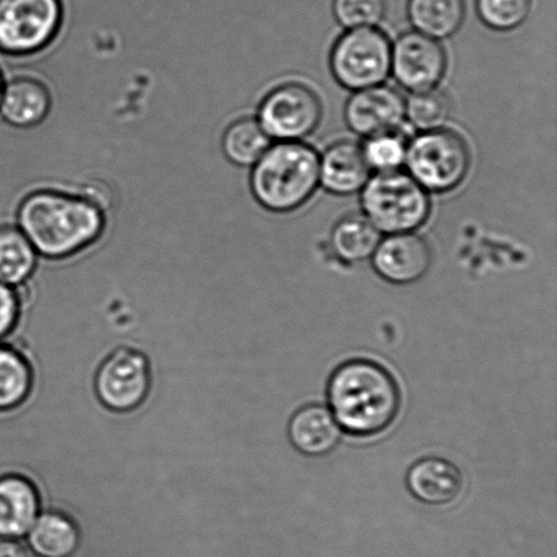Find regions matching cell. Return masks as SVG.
I'll return each mask as SVG.
<instances>
[{"label":"cell","mask_w":557,"mask_h":557,"mask_svg":"<svg viewBox=\"0 0 557 557\" xmlns=\"http://www.w3.org/2000/svg\"><path fill=\"white\" fill-rule=\"evenodd\" d=\"M450 114V100L444 91L413 92L406 102V119L422 133L441 129L449 122Z\"/></svg>","instance_id":"obj_24"},{"label":"cell","mask_w":557,"mask_h":557,"mask_svg":"<svg viewBox=\"0 0 557 557\" xmlns=\"http://www.w3.org/2000/svg\"><path fill=\"white\" fill-rule=\"evenodd\" d=\"M322 103L311 87L288 82L261 98L258 122L270 138L297 141L319 127Z\"/></svg>","instance_id":"obj_8"},{"label":"cell","mask_w":557,"mask_h":557,"mask_svg":"<svg viewBox=\"0 0 557 557\" xmlns=\"http://www.w3.org/2000/svg\"><path fill=\"white\" fill-rule=\"evenodd\" d=\"M0 557H32L30 549L20 540L0 539Z\"/></svg>","instance_id":"obj_29"},{"label":"cell","mask_w":557,"mask_h":557,"mask_svg":"<svg viewBox=\"0 0 557 557\" xmlns=\"http://www.w3.org/2000/svg\"><path fill=\"white\" fill-rule=\"evenodd\" d=\"M32 385L29 364L18 351L0 343V411L25 400Z\"/></svg>","instance_id":"obj_23"},{"label":"cell","mask_w":557,"mask_h":557,"mask_svg":"<svg viewBox=\"0 0 557 557\" xmlns=\"http://www.w3.org/2000/svg\"><path fill=\"white\" fill-rule=\"evenodd\" d=\"M36 249L16 226H0V283L10 287L24 284L35 272Z\"/></svg>","instance_id":"obj_22"},{"label":"cell","mask_w":557,"mask_h":557,"mask_svg":"<svg viewBox=\"0 0 557 557\" xmlns=\"http://www.w3.org/2000/svg\"><path fill=\"white\" fill-rule=\"evenodd\" d=\"M407 140L397 131L371 136L363 147V154L370 169L376 172H395L406 163Z\"/></svg>","instance_id":"obj_26"},{"label":"cell","mask_w":557,"mask_h":557,"mask_svg":"<svg viewBox=\"0 0 557 557\" xmlns=\"http://www.w3.org/2000/svg\"><path fill=\"white\" fill-rule=\"evenodd\" d=\"M26 536L38 557H70L79 544L75 523L58 511H41Z\"/></svg>","instance_id":"obj_19"},{"label":"cell","mask_w":557,"mask_h":557,"mask_svg":"<svg viewBox=\"0 0 557 557\" xmlns=\"http://www.w3.org/2000/svg\"><path fill=\"white\" fill-rule=\"evenodd\" d=\"M381 239V233L368 218L349 215L333 227L331 247L344 263L357 264L371 259Z\"/></svg>","instance_id":"obj_20"},{"label":"cell","mask_w":557,"mask_h":557,"mask_svg":"<svg viewBox=\"0 0 557 557\" xmlns=\"http://www.w3.org/2000/svg\"><path fill=\"white\" fill-rule=\"evenodd\" d=\"M249 190L256 203L274 214L298 210L320 184V157L299 141L271 146L249 173Z\"/></svg>","instance_id":"obj_3"},{"label":"cell","mask_w":557,"mask_h":557,"mask_svg":"<svg viewBox=\"0 0 557 557\" xmlns=\"http://www.w3.org/2000/svg\"><path fill=\"white\" fill-rule=\"evenodd\" d=\"M471 161L467 140L451 129L425 131L407 147L409 176L433 194H447L460 187Z\"/></svg>","instance_id":"obj_5"},{"label":"cell","mask_w":557,"mask_h":557,"mask_svg":"<svg viewBox=\"0 0 557 557\" xmlns=\"http://www.w3.org/2000/svg\"><path fill=\"white\" fill-rule=\"evenodd\" d=\"M37 264H40V265H60L59 263H51V261H40V263H37ZM62 267H65V265L63 264ZM69 267H70V269H75V267H71V265H69ZM78 270H81V269H78ZM86 271H89V270H86ZM90 272H95V271H90ZM98 274H103V272H98ZM103 275H109V274H103ZM112 276H116V275H112ZM119 277H122V276H119ZM124 278H125V281H128L127 277H124ZM128 282H131V281H128ZM131 283L135 284V282H131ZM135 289H136V284H135Z\"/></svg>","instance_id":"obj_30"},{"label":"cell","mask_w":557,"mask_h":557,"mask_svg":"<svg viewBox=\"0 0 557 557\" xmlns=\"http://www.w3.org/2000/svg\"><path fill=\"white\" fill-rule=\"evenodd\" d=\"M447 69L445 48L435 38L418 32L404 33L392 47V69L396 81L412 92L435 89Z\"/></svg>","instance_id":"obj_10"},{"label":"cell","mask_w":557,"mask_h":557,"mask_svg":"<svg viewBox=\"0 0 557 557\" xmlns=\"http://www.w3.org/2000/svg\"><path fill=\"white\" fill-rule=\"evenodd\" d=\"M370 166L362 147L351 140L336 141L320 158V184L327 193L347 196L362 190Z\"/></svg>","instance_id":"obj_15"},{"label":"cell","mask_w":557,"mask_h":557,"mask_svg":"<svg viewBox=\"0 0 557 557\" xmlns=\"http://www.w3.org/2000/svg\"><path fill=\"white\" fill-rule=\"evenodd\" d=\"M51 111V96L40 81L15 76L4 81L0 120L14 128L40 125Z\"/></svg>","instance_id":"obj_16"},{"label":"cell","mask_w":557,"mask_h":557,"mask_svg":"<svg viewBox=\"0 0 557 557\" xmlns=\"http://www.w3.org/2000/svg\"><path fill=\"white\" fill-rule=\"evenodd\" d=\"M533 0H476L479 18L490 29L510 32L525 24Z\"/></svg>","instance_id":"obj_25"},{"label":"cell","mask_w":557,"mask_h":557,"mask_svg":"<svg viewBox=\"0 0 557 557\" xmlns=\"http://www.w3.org/2000/svg\"><path fill=\"white\" fill-rule=\"evenodd\" d=\"M342 434L330 409L320 404H308L299 408L287 425L289 444L306 457L331 455L341 444Z\"/></svg>","instance_id":"obj_14"},{"label":"cell","mask_w":557,"mask_h":557,"mask_svg":"<svg viewBox=\"0 0 557 557\" xmlns=\"http://www.w3.org/2000/svg\"><path fill=\"white\" fill-rule=\"evenodd\" d=\"M344 119L354 134L364 138L393 133L406 120V100L392 87H369L348 98Z\"/></svg>","instance_id":"obj_11"},{"label":"cell","mask_w":557,"mask_h":557,"mask_svg":"<svg viewBox=\"0 0 557 557\" xmlns=\"http://www.w3.org/2000/svg\"><path fill=\"white\" fill-rule=\"evenodd\" d=\"M360 205L364 216L380 233H412L428 222L429 194L403 172H381L362 188Z\"/></svg>","instance_id":"obj_4"},{"label":"cell","mask_w":557,"mask_h":557,"mask_svg":"<svg viewBox=\"0 0 557 557\" xmlns=\"http://www.w3.org/2000/svg\"><path fill=\"white\" fill-rule=\"evenodd\" d=\"M64 11V0H0V53L40 52L57 37Z\"/></svg>","instance_id":"obj_7"},{"label":"cell","mask_w":557,"mask_h":557,"mask_svg":"<svg viewBox=\"0 0 557 557\" xmlns=\"http://www.w3.org/2000/svg\"><path fill=\"white\" fill-rule=\"evenodd\" d=\"M326 400L342 433L357 438L385 433L403 404L395 375L370 359L338 364L327 380Z\"/></svg>","instance_id":"obj_2"},{"label":"cell","mask_w":557,"mask_h":557,"mask_svg":"<svg viewBox=\"0 0 557 557\" xmlns=\"http://www.w3.org/2000/svg\"><path fill=\"white\" fill-rule=\"evenodd\" d=\"M18 311L20 300L15 288L0 283V342L13 330Z\"/></svg>","instance_id":"obj_28"},{"label":"cell","mask_w":557,"mask_h":557,"mask_svg":"<svg viewBox=\"0 0 557 557\" xmlns=\"http://www.w3.org/2000/svg\"><path fill=\"white\" fill-rule=\"evenodd\" d=\"M371 261L376 274L384 281L396 286H408L428 275L433 252L429 243L418 234H389L381 239Z\"/></svg>","instance_id":"obj_12"},{"label":"cell","mask_w":557,"mask_h":557,"mask_svg":"<svg viewBox=\"0 0 557 557\" xmlns=\"http://www.w3.org/2000/svg\"><path fill=\"white\" fill-rule=\"evenodd\" d=\"M466 0H408V18L418 33L445 40L466 21Z\"/></svg>","instance_id":"obj_18"},{"label":"cell","mask_w":557,"mask_h":557,"mask_svg":"<svg viewBox=\"0 0 557 557\" xmlns=\"http://www.w3.org/2000/svg\"><path fill=\"white\" fill-rule=\"evenodd\" d=\"M3 87H4V76L2 74V70H0V98H2Z\"/></svg>","instance_id":"obj_31"},{"label":"cell","mask_w":557,"mask_h":557,"mask_svg":"<svg viewBox=\"0 0 557 557\" xmlns=\"http://www.w3.org/2000/svg\"><path fill=\"white\" fill-rule=\"evenodd\" d=\"M103 211L85 196L41 189L26 196L16 210L15 226L40 258L62 260L100 242Z\"/></svg>","instance_id":"obj_1"},{"label":"cell","mask_w":557,"mask_h":557,"mask_svg":"<svg viewBox=\"0 0 557 557\" xmlns=\"http://www.w3.org/2000/svg\"><path fill=\"white\" fill-rule=\"evenodd\" d=\"M333 15L347 29L374 27L385 18L386 0H333Z\"/></svg>","instance_id":"obj_27"},{"label":"cell","mask_w":557,"mask_h":557,"mask_svg":"<svg viewBox=\"0 0 557 557\" xmlns=\"http://www.w3.org/2000/svg\"><path fill=\"white\" fill-rule=\"evenodd\" d=\"M223 156L234 166L252 168L271 147V138L258 119L239 117L222 135Z\"/></svg>","instance_id":"obj_21"},{"label":"cell","mask_w":557,"mask_h":557,"mask_svg":"<svg viewBox=\"0 0 557 557\" xmlns=\"http://www.w3.org/2000/svg\"><path fill=\"white\" fill-rule=\"evenodd\" d=\"M330 64L333 76L346 89H369L389 76L392 44L374 27L349 29L333 46Z\"/></svg>","instance_id":"obj_6"},{"label":"cell","mask_w":557,"mask_h":557,"mask_svg":"<svg viewBox=\"0 0 557 557\" xmlns=\"http://www.w3.org/2000/svg\"><path fill=\"white\" fill-rule=\"evenodd\" d=\"M406 484L420 504L441 507L460 498L466 479L455 462L444 457H424L408 469Z\"/></svg>","instance_id":"obj_13"},{"label":"cell","mask_w":557,"mask_h":557,"mask_svg":"<svg viewBox=\"0 0 557 557\" xmlns=\"http://www.w3.org/2000/svg\"><path fill=\"white\" fill-rule=\"evenodd\" d=\"M98 400L112 411H131L144 403L150 387V366L146 355L134 347L113 349L96 374Z\"/></svg>","instance_id":"obj_9"},{"label":"cell","mask_w":557,"mask_h":557,"mask_svg":"<svg viewBox=\"0 0 557 557\" xmlns=\"http://www.w3.org/2000/svg\"><path fill=\"white\" fill-rule=\"evenodd\" d=\"M40 512L37 491L29 480L16 474L0 478V539L25 537Z\"/></svg>","instance_id":"obj_17"}]
</instances>
